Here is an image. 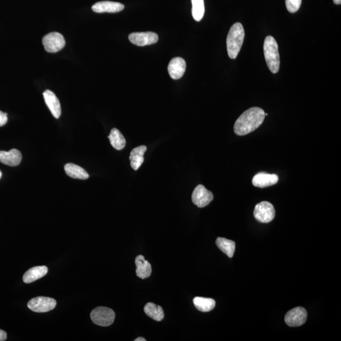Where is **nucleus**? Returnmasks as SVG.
Instances as JSON below:
<instances>
[{"mask_svg": "<svg viewBox=\"0 0 341 341\" xmlns=\"http://www.w3.org/2000/svg\"><path fill=\"white\" fill-rule=\"evenodd\" d=\"M265 117L264 111L261 108H250L237 119L234 126V133L243 136L253 132L262 125Z\"/></svg>", "mask_w": 341, "mask_h": 341, "instance_id": "1", "label": "nucleus"}, {"mask_svg": "<svg viewBox=\"0 0 341 341\" xmlns=\"http://www.w3.org/2000/svg\"><path fill=\"white\" fill-rule=\"evenodd\" d=\"M245 30L241 23L237 22L230 28L227 37V50L230 58H236L244 43Z\"/></svg>", "mask_w": 341, "mask_h": 341, "instance_id": "2", "label": "nucleus"}, {"mask_svg": "<svg viewBox=\"0 0 341 341\" xmlns=\"http://www.w3.org/2000/svg\"><path fill=\"white\" fill-rule=\"evenodd\" d=\"M263 51L268 68L273 74H277L280 71V57L278 45L272 36L266 37L263 45Z\"/></svg>", "mask_w": 341, "mask_h": 341, "instance_id": "3", "label": "nucleus"}, {"mask_svg": "<svg viewBox=\"0 0 341 341\" xmlns=\"http://www.w3.org/2000/svg\"><path fill=\"white\" fill-rule=\"evenodd\" d=\"M90 318L95 324L99 326L108 327L112 325L115 319V313L107 307H97L93 310Z\"/></svg>", "mask_w": 341, "mask_h": 341, "instance_id": "4", "label": "nucleus"}, {"mask_svg": "<svg viewBox=\"0 0 341 341\" xmlns=\"http://www.w3.org/2000/svg\"><path fill=\"white\" fill-rule=\"evenodd\" d=\"M254 214L255 219L260 223H270L275 218V207L268 201H262L255 206Z\"/></svg>", "mask_w": 341, "mask_h": 341, "instance_id": "5", "label": "nucleus"}, {"mask_svg": "<svg viewBox=\"0 0 341 341\" xmlns=\"http://www.w3.org/2000/svg\"><path fill=\"white\" fill-rule=\"evenodd\" d=\"M43 45L48 53H56L65 46V40L58 32H51L43 38Z\"/></svg>", "mask_w": 341, "mask_h": 341, "instance_id": "6", "label": "nucleus"}, {"mask_svg": "<svg viewBox=\"0 0 341 341\" xmlns=\"http://www.w3.org/2000/svg\"><path fill=\"white\" fill-rule=\"evenodd\" d=\"M56 306L55 299L48 297H37L28 302V308L38 313H45L52 311Z\"/></svg>", "mask_w": 341, "mask_h": 341, "instance_id": "7", "label": "nucleus"}, {"mask_svg": "<svg viewBox=\"0 0 341 341\" xmlns=\"http://www.w3.org/2000/svg\"><path fill=\"white\" fill-rule=\"evenodd\" d=\"M213 193L202 185H199L193 190L192 200L199 208H205L213 200Z\"/></svg>", "mask_w": 341, "mask_h": 341, "instance_id": "8", "label": "nucleus"}, {"mask_svg": "<svg viewBox=\"0 0 341 341\" xmlns=\"http://www.w3.org/2000/svg\"><path fill=\"white\" fill-rule=\"evenodd\" d=\"M307 312L303 307H296L287 313L285 316L286 324L290 327H299L306 322Z\"/></svg>", "mask_w": 341, "mask_h": 341, "instance_id": "9", "label": "nucleus"}, {"mask_svg": "<svg viewBox=\"0 0 341 341\" xmlns=\"http://www.w3.org/2000/svg\"><path fill=\"white\" fill-rule=\"evenodd\" d=\"M128 38L131 43L139 46L153 45L159 40L158 35L152 32H133Z\"/></svg>", "mask_w": 341, "mask_h": 341, "instance_id": "10", "label": "nucleus"}, {"mask_svg": "<svg viewBox=\"0 0 341 341\" xmlns=\"http://www.w3.org/2000/svg\"><path fill=\"white\" fill-rule=\"evenodd\" d=\"M187 64L184 59L180 57H176L169 62L168 68L169 74L173 79L178 80L182 78L186 71Z\"/></svg>", "mask_w": 341, "mask_h": 341, "instance_id": "11", "label": "nucleus"}, {"mask_svg": "<svg viewBox=\"0 0 341 341\" xmlns=\"http://www.w3.org/2000/svg\"><path fill=\"white\" fill-rule=\"evenodd\" d=\"M278 181L279 177L277 175L261 172L253 178L252 184L256 187L263 188L276 185Z\"/></svg>", "mask_w": 341, "mask_h": 341, "instance_id": "12", "label": "nucleus"}, {"mask_svg": "<svg viewBox=\"0 0 341 341\" xmlns=\"http://www.w3.org/2000/svg\"><path fill=\"white\" fill-rule=\"evenodd\" d=\"M22 156L19 150L12 149L9 152L0 151V162L9 166H17L21 162Z\"/></svg>", "mask_w": 341, "mask_h": 341, "instance_id": "13", "label": "nucleus"}, {"mask_svg": "<svg viewBox=\"0 0 341 341\" xmlns=\"http://www.w3.org/2000/svg\"><path fill=\"white\" fill-rule=\"evenodd\" d=\"M43 95L46 104L48 106L54 117L58 119L61 116V108L58 97L56 96L55 93L50 90H46L43 93Z\"/></svg>", "mask_w": 341, "mask_h": 341, "instance_id": "14", "label": "nucleus"}, {"mask_svg": "<svg viewBox=\"0 0 341 341\" xmlns=\"http://www.w3.org/2000/svg\"><path fill=\"white\" fill-rule=\"evenodd\" d=\"M124 8L125 6L120 3L103 1L93 5L92 9L95 13H116L122 11Z\"/></svg>", "mask_w": 341, "mask_h": 341, "instance_id": "15", "label": "nucleus"}, {"mask_svg": "<svg viewBox=\"0 0 341 341\" xmlns=\"http://www.w3.org/2000/svg\"><path fill=\"white\" fill-rule=\"evenodd\" d=\"M137 269V276L139 278L144 280L151 276L152 273V267L151 263L145 259L143 255H139L135 258V260Z\"/></svg>", "mask_w": 341, "mask_h": 341, "instance_id": "16", "label": "nucleus"}, {"mask_svg": "<svg viewBox=\"0 0 341 341\" xmlns=\"http://www.w3.org/2000/svg\"><path fill=\"white\" fill-rule=\"evenodd\" d=\"M48 268L46 266H37L30 268L23 276V281L26 284L35 282L47 275Z\"/></svg>", "mask_w": 341, "mask_h": 341, "instance_id": "17", "label": "nucleus"}, {"mask_svg": "<svg viewBox=\"0 0 341 341\" xmlns=\"http://www.w3.org/2000/svg\"><path fill=\"white\" fill-rule=\"evenodd\" d=\"M147 151L146 146H141L133 149L130 156L131 167L134 170H138L144 161V155Z\"/></svg>", "mask_w": 341, "mask_h": 341, "instance_id": "18", "label": "nucleus"}, {"mask_svg": "<svg viewBox=\"0 0 341 341\" xmlns=\"http://www.w3.org/2000/svg\"><path fill=\"white\" fill-rule=\"evenodd\" d=\"M66 175L74 179L87 180L89 175L84 169L73 163L66 164L64 166Z\"/></svg>", "mask_w": 341, "mask_h": 341, "instance_id": "19", "label": "nucleus"}, {"mask_svg": "<svg viewBox=\"0 0 341 341\" xmlns=\"http://www.w3.org/2000/svg\"><path fill=\"white\" fill-rule=\"evenodd\" d=\"M144 312L147 316L157 322L161 321L164 317V311L162 307L156 305L153 303L146 304L144 307Z\"/></svg>", "mask_w": 341, "mask_h": 341, "instance_id": "20", "label": "nucleus"}, {"mask_svg": "<svg viewBox=\"0 0 341 341\" xmlns=\"http://www.w3.org/2000/svg\"><path fill=\"white\" fill-rule=\"evenodd\" d=\"M193 304L198 311L201 312H209L215 308L216 301L211 298L195 297L193 299Z\"/></svg>", "mask_w": 341, "mask_h": 341, "instance_id": "21", "label": "nucleus"}, {"mask_svg": "<svg viewBox=\"0 0 341 341\" xmlns=\"http://www.w3.org/2000/svg\"><path fill=\"white\" fill-rule=\"evenodd\" d=\"M216 244L219 249L224 253L227 257L229 258L233 257L235 247H236L234 242L224 238V237H219L216 240Z\"/></svg>", "mask_w": 341, "mask_h": 341, "instance_id": "22", "label": "nucleus"}, {"mask_svg": "<svg viewBox=\"0 0 341 341\" xmlns=\"http://www.w3.org/2000/svg\"><path fill=\"white\" fill-rule=\"evenodd\" d=\"M112 146L118 151H120L125 148L126 140L122 133L117 128H113L111 131L110 135L108 136Z\"/></svg>", "mask_w": 341, "mask_h": 341, "instance_id": "23", "label": "nucleus"}, {"mask_svg": "<svg viewBox=\"0 0 341 341\" xmlns=\"http://www.w3.org/2000/svg\"><path fill=\"white\" fill-rule=\"evenodd\" d=\"M192 15L196 21H200L205 13L203 0H192Z\"/></svg>", "mask_w": 341, "mask_h": 341, "instance_id": "24", "label": "nucleus"}, {"mask_svg": "<svg viewBox=\"0 0 341 341\" xmlns=\"http://www.w3.org/2000/svg\"><path fill=\"white\" fill-rule=\"evenodd\" d=\"M287 10L290 13H295L299 9L301 0H285Z\"/></svg>", "mask_w": 341, "mask_h": 341, "instance_id": "25", "label": "nucleus"}, {"mask_svg": "<svg viewBox=\"0 0 341 341\" xmlns=\"http://www.w3.org/2000/svg\"><path fill=\"white\" fill-rule=\"evenodd\" d=\"M7 114L0 111V126L5 125L7 123Z\"/></svg>", "mask_w": 341, "mask_h": 341, "instance_id": "26", "label": "nucleus"}, {"mask_svg": "<svg viewBox=\"0 0 341 341\" xmlns=\"http://www.w3.org/2000/svg\"><path fill=\"white\" fill-rule=\"evenodd\" d=\"M7 333L4 330H0V341H4L7 339Z\"/></svg>", "mask_w": 341, "mask_h": 341, "instance_id": "27", "label": "nucleus"}, {"mask_svg": "<svg viewBox=\"0 0 341 341\" xmlns=\"http://www.w3.org/2000/svg\"><path fill=\"white\" fill-rule=\"evenodd\" d=\"M333 2H334V3L335 5H340L341 4V0H333Z\"/></svg>", "mask_w": 341, "mask_h": 341, "instance_id": "28", "label": "nucleus"}, {"mask_svg": "<svg viewBox=\"0 0 341 341\" xmlns=\"http://www.w3.org/2000/svg\"><path fill=\"white\" fill-rule=\"evenodd\" d=\"M135 341H146V339H144L143 337H139L138 339H136Z\"/></svg>", "mask_w": 341, "mask_h": 341, "instance_id": "29", "label": "nucleus"}, {"mask_svg": "<svg viewBox=\"0 0 341 341\" xmlns=\"http://www.w3.org/2000/svg\"><path fill=\"white\" fill-rule=\"evenodd\" d=\"M2 173L1 170H0V178H2Z\"/></svg>", "mask_w": 341, "mask_h": 341, "instance_id": "30", "label": "nucleus"}]
</instances>
